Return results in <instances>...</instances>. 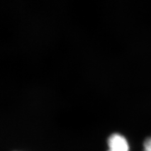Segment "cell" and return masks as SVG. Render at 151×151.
<instances>
[{
    "instance_id": "1",
    "label": "cell",
    "mask_w": 151,
    "mask_h": 151,
    "mask_svg": "<svg viewBox=\"0 0 151 151\" xmlns=\"http://www.w3.org/2000/svg\"><path fill=\"white\" fill-rule=\"evenodd\" d=\"M109 150L108 151H129V145L124 136L119 134H113L108 140Z\"/></svg>"
},
{
    "instance_id": "2",
    "label": "cell",
    "mask_w": 151,
    "mask_h": 151,
    "mask_svg": "<svg viewBox=\"0 0 151 151\" xmlns=\"http://www.w3.org/2000/svg\"><path fill=\"white\" fill-rule=\"evenodd\" d=\"M144 151H151V137L146 139L144 141Z\"/></svg>"
}]
</instances>
